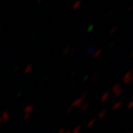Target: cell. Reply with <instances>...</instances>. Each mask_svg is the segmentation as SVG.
<instances>
[{
    "instance_id": "cell-1",
    "label": "cell",
    "mask_w": 133,
    "mask_h": 133,
    "mask_svg": "<svg viewBox=\"0 0 133 133\" xmlns=\"http://www.w3.org/2000/svg\"><path fill=\"white\" fill-rule=\"evenodd\" d=\"M132 80H133V74L131 71H130L128 73H126L125 76H124L123 83H124V84H128V83H131Z\"/></svg>"
},
{
    "instance_id": "cell-2",
    "label": "cell",
    "mask_w": 133,
    "mask_h": 133,
    "mask_svg": "<svg viewBox=\"0 0 133 133\" xmlns=\"http://www.w3.org/2000/svg\"><path fill=\"white\" fill-rule=\"evenodd\" d=\"M123 102L122 101H118V102H116L114 106L112 107V111H116V110H118V108H120V107L122 106Z\"/></svg>"
},
{
    "instance_id": "cell-3",
    "label": "cell",
    "mask_w": 133,
    "mask_h": 133,
    "mask_svg": "<svg viewBox=\"0 0 133 133\" xmlns=\"http://www.w3.org/2000/svg\"><path fill=\"white\" fill-rule=\"evenodd\" d=\"M122 88H121V86H120V84L119 83H116L115 85L112 87V93H114L115 92H117L118 90H119V89H121Z\"/></svg>"
},
{
    "instance_id": "cell-4",
    "label": "cell",
    "mask_w": 133,
    "mask_h": 133,
    "mask_svg": "<svg viewBox=\"0 0 133 133\" xmlns=\"http://www.w3.org/2000/svg\"><path fill=\"white\" fill-rule=\"evenodd\" d=\"M109 95H110V93L109 92H106L105 94L102 95V97H101V102H105L107 99L109 98Z\"/></svg>"
},
{
    "instance_id": "cell-5",
    "label": "cell",
    "mask_w": 133,
    "mask_h": 133,
    "mask_svg": "<svg viewBox=\"0 0 133 133\" xmlns=\"http://www.w3.org/2000/svg\"><path fill=\"white\" fill-rule=\"evenodd\" d=\"M106 115H107V111H106V110H103V111H101L100 114H99V118H103Z\"/></svg>"
},
{
    "instance_id": "cell-6",
    "label": "cell",
    "mask_w": 133,
    "mask_h": 133,
    "mask_svg": "<svg viewBox=\"0 0 133 133\" xmlns=\"http://www.w3.org/2000/svg\"><path fill=\"white\" fill-rule=\"evenodd\" d=\"M122 93H123V89H119V90H118L117 92H115L114 93V95L116 96V97H119V96L122 95Z\"/></svg>"
},
{
    "instance_id": "cell-7",
    "label": "cell",
    "mask_w": 133,
    "mask_h": 133,
    "mask_svg": "<svg viewBox=\"0 0 133 133\" xmlns=\"http://www.w3.org/2000/svg\"><path fill=\"white\" fill-rule=\"evenodd\" d=\"M127 107H128V109H132V108H133V101H130V103L128 104V106H127Z\"/></svg>"
},
{
    "instance_id": "cell-8",
    "label": "cell",
    "mask_w": 133,
    "mask_h": 133,
    "mask_svg": "<svg viewBox=\"0 0 133 133\" xmlns=\"http://www.w3.org/2000/svg\"><path fill=\"white\" fill-rule=\"evenodd\" d=\"M131 101H133V95H132V97H131Z\"/></svg>"
},
{
    "instance_id": "cell-9",
    "label": "cell",
    "mask_w": 133,
    "mask_h": 133,
    "mask_svg": "<svg viewBox=\"0 0 133 133\" xmlns=\"http://www.w3.org/2000/svg\"><path fill=\"white\" fill-rule=\"evenodd\" d=\"M0 29H1V25H0Z\"/></svg>"
},
{
    "instance_id": "cell-10",
    "label": "cell",
    "mask_w": 133,
    "mask_h": 133,
    "mask_svg": "<svg viewBox=\"0 0 133 133\" xmlns=\"http://www.w3.org/2000/svg\"><path fill=\"white\" fill-rule=\"evenodd\" d=\"M128 133H132V132H128Z\"/></svg>"
}]
</instances>
